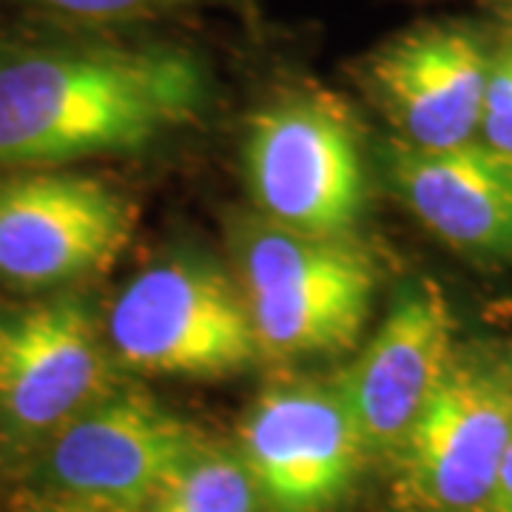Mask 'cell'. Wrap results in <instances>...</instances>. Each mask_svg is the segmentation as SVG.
<instances>
[{
  "label": "cell",
  "instance_id": "2e32d148",
  "mask_svg": "<svg viewBox=\"0 0 512 512\" xmlns=\"http://www.w3.org/2000/svg\"><path fill=\"white\" fill-rule=\"evenodd\" d=\"M12 512H100V510L86 507V504L72 501V498H63V495L40 490V493L23 495L18 504L12 507Z\"/></svg>",
  "mask_w": 512,
  "mask_h": 512
},
{
  "label": "cell",
  "instance_id": "3957f363",
  "mask_svg": "<svg viewBox=\"0 0 512 512\" xmlns=\"http://www.w3.org/2000/svg\"><path fill=\"white\" fill-rule=\"evenodd\" d=\"M114 365L140 376L228 379L259 359L239 285L202 256H171L137 274L109 308Z\"/></svg>",
  "mask_w": 512,
  "mask_h": 512
},
{
  "label": "cell",
  "instance_id": "ba28073f",
  "mask_svg": "<svg viewBox=\"0 0 512 512\" xmlns=\"http://www.w3.org/2000/svg\"><path fill=\"white\" fill-rule=\"evenodd\" d=\"M106 330L80 296L0 311V421L9 439L46 444L117 387Z\"/></svg>",
  "mask_w": 512,
  "mask_h": 512
},
{
  "label": "cell",
  "instance_id": "4fadbf2b",
  "mask_svg": "<svg viewBox=\"0 0 512 512\" xmlns=\"http://www.w3.org/2000/svg\"><path fill=\"white\" fill-rule=\"evenodd\" d=\"M259 495L239 456L205 447L191 458L148 512H256Z\"/></svg>",
  "mask_w": 512,
  "mask_h": 512
},
{
  "label": "cell",
  "instance_id": "e0dca14e",
  "mask_svg": "<svg viewBox=\"0 0 512 512\" xmlns=\"http://www.w3.org/2000/svg\"><path fill=\"white\" fill-rule=\"evenodd\" d=\"M490 512H512V441L507 447V456L501 464V473L495 481L493 501H490Z\"/></svg>",
  "mask_w": 512,
  "mask_h": 512
},
{
  "label": "cell",
  "instance_id": "7a4b0ae2",
  "mask_svg": "<svg viewBox=\"0 0 512 512\" xmlns=\"http://www.w3.org/2000/svg\"><path fill=\"white\" fill-rule=\"evenodd\" d=\"M239 291L259 356L288 362L342 353L365 330L376 265L348 237L251 222L239 237Z\"/></svg>",
  "mask_w": 512,
  "mask_h": 512
},
{
  "label": "cell",
  "instance_id": "52a82bcc",
  "mask_svg": "<svg viewBox=\"0 0 512 512\" xmlns=\"http://www.w3.org/2000/svg\"><path fill=\"white\" fill-rule=\"evenodd\" d=\"M137 228L131 202L97 177L26 168L0 180V279L60 288L103 274Z\"/></svg>",
  "mask_w": 512,
  "mask_h": 512
},
{
  "label": "cell",
  "instance_id": "9c48e42d",
  "mask_svg": "<svg viewBox=\"0 0 512 512\" xmlns=\"http://www.w3.org/2000/svg\"><path fill=\"white\" fill-rule=\"evenodd\" d=\"M339 382H293L262 393L239 427V461L271 512L333 510L367 461Z\"/></svg>",
  "mask_w": 512,
  "mask_h": 512
},
{
  "label": "cell",
  "instance_id": "8992f818",
  "mask_svg": "<svg viewBox=\"0 0 512 512\" xmlns=\"http://www.w3.org/2000/svg\"><path fill=\"white\" fill-rule=\"evenodd\" d=\"M205 447L191 421L117 384L43 444V490L100 512H148Z\"/></svg>",
  "mask_w": 512,
  "mask_h": 512
},
{
  "label": "cell",
  "instance_id": "5b68a950",
  "mask_svg": "<svg viewBox=\"0 0 512 512\" xmlns=\"http://www.w3.org/2000/svg\"><path fill=\"white\" fill-rule=\"evenodd\" d=\"M245 174L262 220L299 234L348 237L365 208L362 137L328 94H288L256 111Z\"/></svg>",
  "mask_w": 512,
  "mask_h": 512
},
{
  "label": "cell",
  "instance_id": "7c38bea8",
  "mask_svg": "<svg viewBox=\"0 0 512 512\" xmlns=\"http://www.w3.org/2000/svg\"><path fill=\"white\" fill-rule=\"evenodd\" d=\"M390 180L419 222L458 251L512 256V157L481 140L390 148Z\"/></svg>",
  "mask_w": 512,
  "mask_h": 512
},
{
  "label": "cell",
  "instance_id": "6da1fadb",
  "mask_svg": "<svg viewBox=\"0 0 512 512\" xmlns=\"http://www.w3.org/2000/svg\"><path fill=\"white\" fill-rule=\"evenodd\" d=\"M202 103V66L171 46L0 49V168L134 154L191 123Z\"/></svg>",
  "mask_w": 512,
  "mask_h": 512
},
{
  "label": "cell",
  "instance_id": "9a60e30c",
  "mask_svg": "<svg viewBox=\"0 0 512 512\" xmlns=\"http://www.w3.org/2000/svg\"><path fill=\"white\" fill-rule=\"evenodd\" d=\"M29 3L74 20H126L154 15L194 0H29Z\"/></svg>",
  "mask_w": 512,
  "mask_h": 512
},
{
  "label": "cell",
  "instance_id": "5bb4252c",
  "mask_svg": "<svg viewBox=\"0 0 512 512\" xmlns=\"http://www.w3.org/2000/svg\"><path fill=\"white\" fill-rule=\"evenodd\" d=\"M478 137L484 146L512 157V43L493 55Z\"/></svg>",
  "mask_w": 512,
  "mask_h": 512
},
{
  "label": "cell",
  "instance_id": "8fae6325",
  "mask_svg": "<svg viewBox=\"0 0 512 512\" xmlns=\"http://www.w3.org/2000/svg\"><path fill=\"white\" fill-rule=\"evenodd\" d=\"M456 316L436 282L404 288L356 362L336 379L367 453L393 456L458 356Z\"/></svg>",
  "mask_w": 512,
  "mask_h": 512
},
{
  "label": "cell",
  "instance_id": "30bf717a",
  "mask_svg": "<svg viewBox=\"0 0 512 512\" xmlns=\"http://www.w3.org/2000/svg\"><path fill=\"white\" fill-rule=\"evenodd\" d=\"M493 52L464 23H421L362 66L365 89L399 143L453 148L478 137Z\"/></svg>",
  "mask_w": 512,
  "mask_h": 512
},
{
  "label": "cell",
  "instance_id": "277c9868",
  "mask_svg": "<svg viewBox=\"0 0 512 512\" xmlns=\"http://www.w3.org/2000/svg\"><path fill=\"white\" fill-rule=\"evenodd\" d=\"M512 441V365L458 350L436 396L393 453L402 512H490Z\"/></svg>",
  "mask_w": 512,
  "mask_h": 512
}]
</instances>
